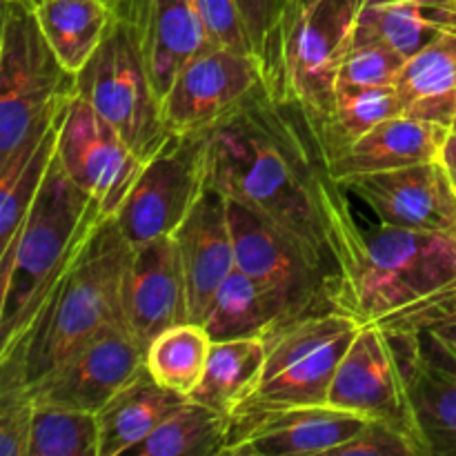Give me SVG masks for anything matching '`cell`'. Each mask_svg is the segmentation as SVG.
Segmentation results:
<instances>
[{"label":"cell","instance_id":"3957f363","mask_svg":"<svg viewBox=\"0 0 456 456\" xmlns=\"http://www.w3.org/2000/svg\"><path fill=\"white\" fill-rule=\"evenodd\" d=\"M107 216L53 159L34 208L0 254V352L22 332Z\"/></svg>","mask_w":456,"mask_h":456},{"label":"cell","instance_id":"52a82bcc","mask_svg":"<svg viewBox=\"0 0 456 456\" xmlns=\"http://www.w3.org/2000/svg\"><path fill=\"white\" fill-rule=\"evenodd\" d=\"M359 330L352 316L338 310L303 316L272 330L265 337L267 354L256 390L236 412L328 403L334 374Z\"/></svg>","mask_w":456,"mask_h":456},{"label":"cell","instance_id":"d6986e66","mask_svg":"<svg viewBox=\"0 0 456 456\" xmlns=\"http://www.w3.org/2000/svg\"><path fill=\"white\" fill-rule=\"evenodd\" d=\"M172 236L185 274L190 321L200 323L216 289L236 267L234 234L225 196L216 187H205Z\"/></svg>","mask_w":456,"mask_h":456},{"label":"cell","instance_id":"8d00e7d4","mask_svg":"<svg viewBox=\"0 0 456 456\" xmlns=\"http://www.w3.org/2000/svg\"><path fill=\"white\" fill-rule=\"evenodd\" d=\"M239 4L240 12H243L249 40H252L254 53L261 56V49L265 45L267 34L272 29V22H274L283 0H239Z\"/></svg>","mask_w":456,"mask_h":456},{"label":"cell","instance_id":"d590c367","mask_svg":"<svg viewBox=\"0 0 456 456\" xmlns=\"http://www.w3.org/2000/svg\"><path fill=\"white\" fill-rule=\"evenodd\" d=\"M199 7L214 47L254 53L239 0H199Z\"/></svg>","mask_w":456,"mask_h":456},{"label":"cell","instance_id":"d6a6232c","mask_svg":"<svg viewBox=\"0 0 456 456\" xmlns=\"http://www.w3.org/2000/svg\"><path fill=\"white\" fill-rule=\"evenodd\" d=\"M387 334H428L456 356V288L381 321Z\"/></svg>","mask_w":456,"mask_h":456},{"label":"cell","instance_id":"7a4b0ae2","mask_svg":"<svg viewBox=\"0 0 456 456\" xmlns=\"http://www.w3.org/2000/svg\"><path fill=\"white\" fill-rule=\"evenodd\" d=\"M127 252L129 240L116 218H105L25 332L0 352V387H22L31 395L87 343L125 325L120 283Z\"/></svg>","mask_w":456,"mask_h":456},{"label":"cell","instance_id":"ab89813d","mask_svg":"<svg viewBox=\"0 0 456 456\" xmlns=\"http://www.w3.org/2000/svg\"><path fill=\"white\" fill-rule=\"evenodd\" d=\"M452 132H456V120L452 123Z\"/></svg>","mask_w":456,"mask_h":456},{"label":"cell","instance_id":"cb8c5ba5","mask_svg":"<svg viewBox=\"0 0 456 456\" xmlns=\"http://www.w3.org/2000/svg\"><path fill=\"white\" fill-rule=\"evenodd\" d=\"M265 354V337L212 343L203 379L187 399L232 417L256 390Z\"/></svg>","mask_w":456,"mask_h":456},{"label":"cell","instance_id":"e0dca14e","mask_svg":"<svg viewBox=\"0 0 456 456\" xmlns=\"http://www.w3.org/2000/svg\"><path fill=\"white\" fill-rule=\"evenodd\" d=\"M120 298L125 325L145 350L163 330L190 321L185 274L174 236L129 245Z\"/></svg>","mask_w":456,"mask_h":456},{"label":"cell","instance_id":"ffe728a7","mask_svg":"<svg viewBox=\"0 0 456 456\" xmlns=\"http://www.w3.org/2000/svg\"><path fill=\"white\" fill-rule=\"evenodd\" d=\"M452 129L412 116H395L363 136L328 154L332 176L346 185L347 181L368 174L395 172L412 165L441 160L445 141Z\"/></svg>","mask_w":456,"mask_h":456},{"label":"cell","instance_id":"484cf974","mask_svg":"<svg viewBox=\"0 0 456 456\" xmlns=\"http://www.w3.org/2000/svg\"><path fill=\"white\" fill-rule=\"evenodd\" d=\"M214 343L267 337L281 325L279 307L249 274L234 267L214 294L203 321Z\"/></svg>","mask_w":456,"mask_h":456},{"label":"cell","instance_id":"74e56055","mask_svg":"<svg viewBox=\"0 0 456 456\" xmlns=\"http://www.w3.org/2000/svg\"><path fill=\"white\" fill-rule=\"evenodd\" d=\"M441 163L445 165L456 185V132H450L448 141H445L444 151H441Z\"/></svg>","mask_w":456,"mask_h":456},{"label":"cell","instance_id":"f1b7e54d","mask_svg":"<svg viewBox=\"0 0 456 456\" xmlns=\"http://www.w3.org/2000/svg\"><path fill=\"white\" fill-rule=\"evenodd\" d=\"M56 141L58 118L52 129L31 147L29 154L0 172V254L13 243L38 199L40 187L56 159Z\"/></svg>","mask_w":456,"mask_h":456},{"label":"cell","instance_id":"9a60e30c","mask_svg":"<svg viewBox=\"0 0 456 456\" xmlns=\"http://www.w3.org/2000/svg\"><path fill=\"white\" fill-rule=\"evenodd\" d=\"M423 456H456V356L428 334H387Z\"/></svg>","mask_w":456,"mask_h":456},{"label":"cell","instance_id":"4316f807","mask_svg":"<svg viewBox=\"0 0 456 456\" xmlns=\"http://www.w3.org/2000/svg\"><path fill=\"white\" fill-rule=\"evenodd\" d=\"M232 417L185 399L132 456H214L223 454Z\"/></svg>","mask_w":456,"mask_h":456},{"label":"cell","instance_id":"603a6c76","mask_svg":"<svg viewBox=\"0 0 456 456\" xmlns=\"http://www.w3.org/2000/svg\"><path fill=\"white\" fill-rule=\"evenodd\" d=\"M395 87L403 116L452 129L456 120V31L441 34L410 56Z\"/></svg>","mask_w":456,"mask_h":456},{"label":"cell","instance_id":"1f68e13d","mask_svg":"<svg viewBox=\"0 0 456 456\" xmlns=\"http://www.w3.org/2000/svg\"><path fill=\"white\" fill-rule=\"evenodd\" d=\"M408 58L390 45L374 38H354L343 58L338 85L347 87H383L395 85Z\"/></svg>","mask_w":456,"mask_h":456},{"label":"cell","instance_id":"5bb4252c","mask_svg":"<svg viewBox=\"0 0 456 456\" xmlns=\"http://www.w3.org/2000/svg\"><path fill=\"white\" fill-rule=\"evenodd\" d=\"M328 403L368 421L390 423L417 441L399 356L379 323L361 325L334 374Z\"/></svg>","mask_w":456,"mask_h":456},{"label":"cell","instance_id":"44dd1931","mask_svg":"<svg viewBox=\"0 0 456 456\" xmlns=\"http://www.w3.org/2000/svg\"><path fill=\"white\" fill-rule=\"evenodd\" d=\"M187 396L160 386L147 368L98 412L101 450L98 456H123L141 445Z\"/></svg>","mask_w":456,"mask_h":456},{"label":"cell","instance_id":"83f0119b","mask_svg":"<svg viewBox=\"0 0 456 456\" xmlns=\"http://www.w3.org/2000/svg\"><path fill=\"white\" fill-rule=\"evenodd\" d=\"M212 338L194 321L163 330L145 350V368L156 381L176 395L190 396L208 368Z\"/></svg>","mask_w":456,"mask_h":456},{"label":"cell","instance_id":"30bf717a","mask_svg":"<svg viewBox=\"0 0 456 456\" xmlns=\"http://www.w3.org/2000/svg\"><path fill=\"white\" fill-rule=\"evenodd\" d=\"M208 132L169 134L116 214L129 245L172 236L208 187Z\"/></svg>","mask_w":456,"mask_h":456},{"label":"cell","instance_id":"ba28073f","mask_svg":"<svg viewBox=\"0 0 456 456\" xmlns=\"http://www.w3.org/2000/svg\"><path fill=\"white\" fill-rule=\"evenodd\" d=\"M76 94L83 96L127 145L150 160L169 138L163 101L132 29L120 16L87 65L76 74Z\"/></svg>","mask_w":456,"mask_h":456},{"label":"cell","instance_id":"7402d4cb","mask_svg":"<svg viewBox=\"0 0 456 456\" xmlns=\"http://www.w3.org/2000/svg\"><path fill=\"white\" fill-rule=\"evenodd\" d=\"M456 31V0H365L354 38H374L405 58Z\"/></svg>","mask_w":456,"mask_h":456},{"label":"cell","instance_id":"5b68a950","mask_svg":"<svg viewBox=\"0 0 456 456\" xmlns=\"http://www.w3.org/2000/svg\"><path fill=\"white\" fill-rule=\"evenodd\" d=\"M456 288V234L379 225L338 283L334 307L359 325L381 323Z\"/></svg>","mask_w":456,"mask_h":456},{"label":"cell","instance_id":"e575fe53","mask_svg":"<svg viewBox=\"0 0 456 456\" xmlns=\"http://www.w3.org/2000/svg\"><path fill=\"white\" fill-rule=\"evenodd\" d=\"M332 456H423L421 445L408 432L383 421H368Z\"/></svg>","mask_w":456,"mask_h":456},{"label":"cell","instance_id":"4fadbf2b","mask_svg":"<svg viewBox=\"0 0 456 456\" xmlns=\"http://www.w3.org/2000/svg\"><path fill=\"white\" fill-rule=\"evenodd\" d=\"M368 419L334 405H288L236 412L223 448L227 456H319L363 430Z\"/></svg>","mask_w":456,"mask_h":456},{"label":"cell","instance_id":"836d02e7","mask_svg":"<svg viewBox=\"0 0 456 456\" xmlns=\"http://www.w3.org/2000/svg\"><path fill=\"white\" fill-rule=\"evenodd\" d=\"M36 401L22 387H0V456H29Z\"/></svg>","mask_w":456,"mask_h":456},{"label":"cell","instance_id":"f546056e","mask_svg":"<svg viewBox=\"0 0 456 456\" xmlns=\"http://www.w3.org/2000/svg\"><path fill=\"white\" fill-rule=\"evenodd\" d=\"M401 114H403V105H401L395 85H383V87L338 85L332 123H330L325 138L321 141L325 156L352 142L354 138L363 136L365 132L377 127L383 120Z\"/></svg>","mask_w":456,"mask_h":456},{"label":"cell","instance_id":"4dcf8cb0","mask_svg":"<svg viewBox=\"0 0 456 456\" xmlns=\"http://www.w3.org/2000/svg\"><path fill=\"white\" fill-rule=\"evenodd\" d=\"M98 450L101 423L96 412L36 403L29 456H98Z\"/></svg>","mask_w":456,"mask_h":456},{"label":"cell","instance_id":"2e32d148","mask_svg":"<svg viewBox=\"0 0 456 456\" xmlns=\"http://www.w3.org/2000/svg\"><path fill=\"white\" fill-rule=\"evenodd\" d=\"M145 370V347L118 325L67 359L31 390L38 405L101 412L107 401Z\"/></svg>","mask_w":456,"mask_h":456},{"label":"cell","instance_id":"8992f818","mask_svg":"<svg viewBox=\"0 0 456 456\" xmlns=\"http://www.w3.org/2000/svg\"><path fill=\"white\" fill-rule=\"evenodd\" d=\"M74 96L76 74L47 43L36 13L3 3L0 172L29 154Z\"/></svg>","mask_w":456,"mask_h":456},{"label":"cell","instance_id":"7c38bea8","mask_svg":"<svg viewBox=\"0 0 456 456\" xmlns=\"http://www.w3.org/2000/svg\"><path fill=\"white\" fill-rule=\"evenodd\" d=\"M56 163L83 191L116 216L136 185L145 160L76 94L58 116Z\"/></svg>","mask_w":456,"mask_h":456},{"label":"cell","instance_id":"277c9868","mask_svg":"<svg viewBox=\"0 0 456 456\" xmlns=\"http://www.w3.org/2000/svg\"><path fill=\"white\" fill-rule=\"evenodd\" d=\"M365 0H283L261 49L265 89L307 120L319 141L328 134L338 71Z\"/></svg>","mask_w":456,"mask_h":456},{"label":"cell","instance_id":"d4e9b609","mask_svg":"<svg viewBox=\"0 0 456 456\" xmlns=\"http://www.w3.org/2000/svg\"><path fill=\"white\" fill-rule=\"evenodd\" d=\"M34 13L47 43L71 74L87 65L116 20L110 0H45Z\"/></svg>","mask_w":456,"mask_h":456},{"label":"cell","instance_id":"8fae6325","mask_svg":"<svg viewBox=\"0 0 456 456\" xmlns=\"http://www.w3.org/2000/svg\"><path fill=\"white\" fill-rule=\"evenodd\" d=\"M265 92L263 62L252 52L208 47L183 65L163 98L169 134L209 132Z\"/></svg>","mask_w":456,"mask_h":456},{"label":"cell","instance_id":"6da1fadb","mask_svg":"<svg viewBox=\"0 0 456 456\" xmlns=\"http://www.w3.org/2000/svg\"><path fill=\"white\" fill-rule=\"evenodd\" d=\"M208 185L298 240L332 285L356 261L365 232L307 120L267 94L208 132Z\"/></svg>","mask_w":456,"mask_h":456},{"label":"cell","instance_id":"ac0fdd59","mask_svg":"<svg viewBox=\"0 0 456 456\" xmlns=\"http://www.w3.org/2000/svg\"><path fill=\"white\" fill-rule=\"evenodd\" d=\"M346 187L381 225L456 234V185L441 160L352 178Z\"/></svg>","mask_w":456,"mask_h":456},{"label":"cell","instance_id":"f35d334b","mask_svg":"<svg viewBox=\"0 0 456 456\" xmlns=\"http://www.w3.org/2000/svg\"><path fill=\"white\" fill-rule=\"evenodd\" d=\"M3 3H13V4H20V7H25V9H31V12H36V9H38L40 4L45 3V0H3Z\"/></svg>","mask_w":456,"mask_h":456},{"label":"cell","instance_id":"9c48e42d","mask_svg":"<svg viewBox=\"0 0 456 456\" xmlns=\"http://www.w3.org/2000/svg\"><path fill=\"white\" fill-rule=\"evenodd\" d=\"M236 267L252 276L279 307L281 325L337 310L332 285L297 239L239 200L227 199Z\"/></svg>","mask_w":456,"mask_h":456}]
</instances>
